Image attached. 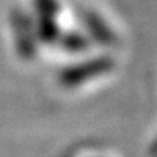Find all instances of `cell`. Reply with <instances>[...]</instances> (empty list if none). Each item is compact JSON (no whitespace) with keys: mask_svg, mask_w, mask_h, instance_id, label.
Segmentation results:
<instances>
[{"mask_svg":"<svg viewBox=\"0 0 157 157\" xmlns=\"http://www.w3.org/2000/svg\"><path fill=\"white\" fill-rule=\"evenodd\" d=\"M108 69H109V63L104 59H96L93 63H83L74 69L64 71V74L61 75V82H64L66 85H77L83 82L87 77L98 75Z\"/></svg>","mask_w":157,"mask_h":157,"instance_id":"obj_1","label":"cell"}]
</instances>
